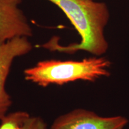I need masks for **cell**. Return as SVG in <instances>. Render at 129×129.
I'll return each instance as SVG.
<instances>
[{"instance_id": "cell-6", "label": "cell", "mask_w": 129, "mask_h": 129, "mask_svg": "<svg viewBox=\"0 0 129 129\" xmlns=\"http://www.w3.org/2000/svg\"><path fill=\"white\" fill-rule=\"evenodd\" d=\"M30 117L28 112L22 111L7 114L0 120V129H19Z\"/></svg>"}, {"instance_id": "cell-5", "label": "cell", "mask_w": 129, "mask_h": 129, "mask_svg": "<svg viewBox=\"0 0 129 129\" xmlns=\"http://www.w3.org/2000/svg\"><path fill=\"white\" fill-rule=\"evenodd\" d=\"M22 0H0V45L16 37H30L32 29L23 11Z\"/></svg>"}, {"instance_id": "cell-8", "label": "cell", "mask_w": 129, "mask_h": 129, "mask_svg": "<svg viewBox=\"0 0 129 129\" xmlns=\"http://www.w3.org/2000/svg\"><path fill=\"white\" fill-rule=\"evenodd\" d=\"M92 1H94V0H92Z\"/></svg>"}, {"instance_id": "cell-7", "label": "cell", "mask_w": 129, "mask_h": 129, "mask_svg": "<svg viewBox=\"0 0 129 129\" xmlns=\"http://www.w3.org/2000/svg\"><path fill=\"white\" fill-rule=\"evenodd\" d=\"M19 129H48L47 124L40 117H30Z\"/></svg>"}, {"instance_id": "cell-3", "label": "cell", "mask_w": 129, "mask_h": 129, "mask_svg": "<svg viewBox=\"0 0 129 129\" xmlns=\"http://www.w3.org/2000/svg\"><path fill=\"white\" fill-rule=\"evenodd\" d=\"M128 123L122 115L102 117L91 111L78 108L56 118L50 129H124Z\"/></svg>"}, {"instance_id": "cell-2", "label": "cell", "mask_w": 129, "mask_h": 129, "mask_svg": "<svg viewBox=\"0 0 129 129\" xmlns=\"http://www.w3.org/2000/svg\"><path fill=\"white\" fill-rule=\"evenodd\" d=\"M112 62L103 56L84 58L81 60H41L34 67L25 69L23 75L28 81L47 87L55 84L62 85L81 80L94 83L110 76Z\"/></svg>"}, {"instance_id": "cell-4", "label": "cell", "mask_w": 129, "mask_h": 129, "mask_svg": "<svg viewBox=\"0 0 129 129\" xmlns=\"http://www.w3.org/2000/svg\"><path fill=\"white\" fill-rule=\"evenodd\" d=\"M33 47L28 37H16L0 45V120L7 114L13 104L6 90V83L13 63L17 57L26 55Z\"/></svg>"}, {"instance_id": "cell-1", "label": "cell", "mask_w": 129, "mask_h": 129, "mask_svg": "<svg viewBox=\"0 0 129 129\" xmlns=\"http://www.w3.org/2000/svg\"><path fill=\"white\" fill-rule=\"evenodd\" d=\"M53 3L68 18L80 36L78 43L67 46L59 44L54 37L41 47L52 51L72 54L84 51L96 56L107 52L108 42L105 35V29L110 19L107 4L92 0H48Z\"/></svg>"}]
</instances>
